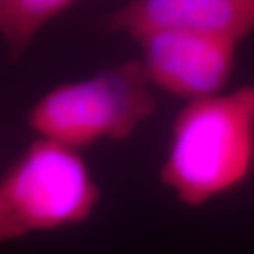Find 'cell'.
<instances>
[{"label": "cell", "instance_id": "cell-5", "mask_svg": "<svg viewBox=\"0 0 254 254\" xmlns=\"http://www.w3.org/2000/svg\"><path fill=\"white\" fill-rule=\"evenodd\" d=\"M108 33L132 40L185 32L240 45L254 33V0H130L103 18Z\"/></svg>", "mask_w": 254, "mask_h": 254}, {"label": "cell", "instance_id": "cell-2", "mask_svg": "<svg viewBox=\"0 0 254 254\" xmlns=\"http://www.w3.org/2000/svg\"><path fill=\"white\" fill-rule=\"evenodd\" d=\"M157 101L139 60L99 69L48 89L27 113L35 137L81 152L99 142H123L154 116Z\"/></svg>", "mask_w": 254, "mask_h": 254}, {"label": "cell", "instance_id": "cell-4", "mask_svg": "<svg viewBox=\"0 0 254 254\" xmlns=\"http://www.w3.org/2000/svg\"><path fill=\"white\" fill-rule=\"evenodd\" d=\"M152 89L184 99L223 93L231 81L240 45L185 32H154L135 40Z\"/></svg>", "mask_w": 254, "mask_h": 254}, {"label": "cell", "instance_id": "cell-6", "mask_svg": "<svg viewBox=\"0 0 254 254\" xmlns=\"http://www.w3.org/2000/svg\"><path fill=\"white\" fill-rule=\"evenodd\" d=\"M76 5L74 0H0V38L8 63L20 62L38 35Z\"/></svg>", "mask_w": 254, "mask_h": 254}, {"label": "cell", "instance_id": "cell-3", "mask_svg": "<svg viewBox=\"0 0 254 254\" xmlns=\"http://www.w3.org/2000/svg\"><path fill=\"white\" fill-rule=\"evenodd\" d=\"M99 201L83 154L35 137L0 177V245L83 225Z\"/></svg>", "mask_w": 254, "mask_h": 254}, {"label": "cell", "instance_id": "cell-1", "mask_svg": "<svg viewBox=\"0 0 254 254\" xmlns=\"http://www.w3.org/2000/svg\"><path fill=\"white\" fill-rule=\"evenodd\" d=\"M254 169V86L187 101L174 118L160 184L200 208L235 190Z\"/></svg>", "mask_w": 254, "mask_h": 254}]
</instances>
